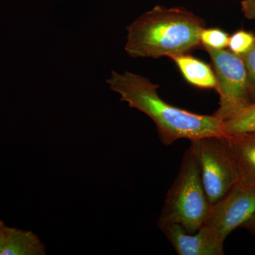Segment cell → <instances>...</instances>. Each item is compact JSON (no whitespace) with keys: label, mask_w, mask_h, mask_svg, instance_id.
<instances>
[{"label":"cell","mask_w":255,"mask_h":255,"mask_svg":"<svg viewBox=\"0 0 255 255\" xmlns=\"http://www.w3.org/2000/svg\"><path fill=\"white\" fill-rule=\"evenodd\" d=\"M239 56L246 65L252 99L254 103L255 102V44L248 53Z\"/></svg>","instance_id":"obj_14"},{"label":"cell","mask_w":255,"mask_h":255,"mask_svg":"<svg viewBox=\"0 0 255 255\" xmlns=\"http://www.w3.org/2000/svg\"><path fill=\"white\" fill-rule=\"evenodd\" d=\"M203 47L214 65L220 97L219 108L214 115L224 122L253 103L246 65L231 50Z\"/></svg>","instance_id":"obj_4"},{"label":"cell","mask_w":255,"mask_h":255,"mask_svg":"<svg viewBox=\"0 0 255 255\" xmlns=\"http://www.w3.org/2000/svg\"><path fill=\"white\" fill-rule=\"evenodd\" d=\"M255 44V36L251 32L239 30L230 36L228 46L234 54H246Z\"/></svg>","instance_id":"obj_13"},{"label":"cell","mask_w":255,"mask_h":255,"mask_svg":"<svg viewBox=\"0 0 255 255\" xmlns=\"http://www.w3.org/2000/svg\"><path fill=\"white\" fill-rule=\"evenodd\" d=\"M255 214V191L236 184L211 206L204 226L223 242Z\"/></svg>","instance_id":"obj_6"},{"label":"cell","mask_w":255,"mask_h":255,"mask_svg":"<svg viewBox=\"0 0 255 255\" xmlns=\"http://www.w3.org/2000/svg\"><path fill=\"white\" fill-rule=\"evenodd\" d=\"M222 136L237 170L238 184L255 191V132Z\"/></svg>","instance_id":"obj_8"},{"label":"cell","mask_w":255,"mask_h":255,"mask_svg":"<svg viewBox=\"0 0 255 255\" xmlns=\"http://www.w3.org/2000/svg\"><path fill=\"white\" fill-rule=\"evenodd\" d=\"M229 35L218 28H204L201 32L200 41L202 46L214 49H225L228 46Z\"/></svg>","instance_id":"obj_12"},{"label":"cell","mask_w":255,"mask_h":255,"mask_svg":"<svg viewBox=\"0 0 255 255\" xmlns=\"http://www.w3.org/2000/svg\"><path fill=\"white\" fill-rule=\"evenodd\" d=\"M242 227L246 228L249 232L255 236V214Z\"/></svg>","instance_id":"obj_16"},{"label":"cell","mask_w":255,"mask_h":255,"mask_svg":"<svg viewBox=\"0 0 255 255\" xmlns=\"http://www.w3.org/2000/svg\"><path fill=\"white\" fill-rule=\"evenodd\" d=\"M182 76L192 86L200 89H216L217 82L211 67L187 53L170 57Z\"/></svg>","instance_id":"obj_10"},{"label":"cell","mask_w":255,"mask_h":255,"mask_svg":"<svg viewBox=\"0 0 255 255\" xmlns=\"http://www.w3.org/2000/svg\"><path fill=\"white\" fill-rule=\"evenodd\" d=\"M46 246L31 231L9 227L0 220V255H44Z\"/></svg>","instance_id":"obj_9"},{"label":"cell","mask_w":255,"mask_h":255,"mask_svg":"<svg viewBox=\"0 0 255 255\" xmlns=\"http://www.w3.org/2000/svg\"><path fill=\"white\" fill-rule=\"evenodd\" d=\"M190 147L200 171L201 180L211 204L238 183V175L222 135L191 140Z\"/></svg>","instance_id":"obj_5"},{"label":"cell","mask_w":255,"mask_h":255,"mask_svg":"<svg viewBox=\"0 0 255 255\" xmlns=\"http://www.w3.org/2000/svg\"><path fill=\"white\" fill-rule=\"evenodd\" d=\"M204 19L187 9L156 6L127 26L125 50L132 58H159L202 46Z\"/></svg>","instance_id":"obj_2"},{"label":"cell","mask_w":255,"mask_h":255,"mask_svg":"<svg viewBox=\"0 0 255 255\" xmlns=\"http://www.w3.org/2000/svg\"><path fill=\"white\" fill-rule=\"evenodd\" d=\"M252 132H255V102L247 106L233 117L223 122V135Z\"/></svg>","instance_id":"obj_11"},{"label":"cell","mask_w":255,"mask_h":255,"mask_svg":"<svg viewBox=\"0 0 255 255\" xmlns=\"http://www.w3.org/2000/svg\"><path fill=\"white\" fill-rule=\"evenodd\" d=\"M107 84L121 95V101L152 119L159 139L168 146L179 139L194 140L211 135H223V122L216 116L201 115L174 107L157 93L159 86L149 79L126 71H112Z\"/></svg>","instance_id":"obj_1"},{"label":"cell","mask_w":255,"mask_h":255,"mask_svg":"<svg viewBox=\"0 0 255 255\" xmlns=\"http://www.w3.org/2000/svg\"><path fill=\"white\" fill-rule=\"evenodd\" d=\"M211 206L203 185L199 166L189 147L183 156L177 177L166 196L157 226L178 223L188 233L193 234L205 222Z\"/></svg>","instance_id":"obj_3"},{"label":"cell","mask_w":255,"mask_h":255,"mask_svg":"<svg viewBox=\"0 0 255 255\" xmlns=\"http://www.w3.org/2000/svg\"><path fill=\"white\" fill-rule=\"evenodd\" d=\"M241 10L248 19L255 20V0H242Z\"/></svg>","instance_id":"obj_15"},{"label":"cell","mask_w":255,"mask_h":255,"mask_svg":"<svg viewBox=\"0 0 255 255\" xmlns=\"http://www.w3.org/2000/svg\"><path fill=\"white\" fill-rule=\"evenodd\" d=\"M179 255H223L224 242L203 225L195 233H188L178 223L158 226Z\"/></svg>","instance_id":"obj_7"},{"label":"cell","mask_w":255,"mask_h":255,"mask_svg":"<svg viewBox=\"0 0 255 255\" xmlns=\"http://www.w3.org/2000/svg\"></svg>","instance_id":"obj_17"}]
</instances>
